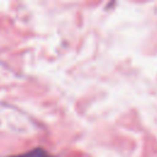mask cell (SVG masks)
Segmentation results:
<instances>
[{"mask_svg":"<svg viewBox=\"0 0 157 157\" xmlns=\"http://www.w3.org/2000/svg\"><path fill=\"white\" fill-rule=\"evenodd\" d=\"M12 157H53V156H50L45 150H43L40 147H37V148L31 150L26 153H22V155H18V156H12Z\"/></svg>","mask_w":157,"mask_h":157,"instance_id":"1","label":"cell"}]
</instances>
